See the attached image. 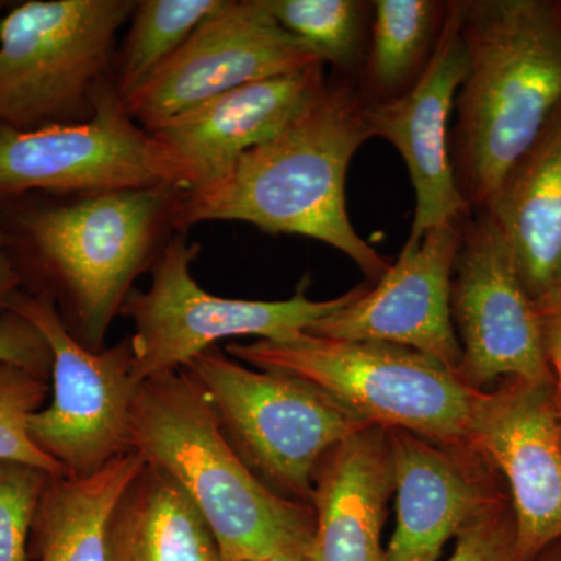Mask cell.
<instances>
[{
    "mask_svg": "<svg viewBox=\"0 0 561 561\" xmlns=\"http://www.w3.org/2000/svg\"><path fill=\"white\" fill-rule=\"evenodd\" d=\"M316 62L323 61L284 31L261 0H227L125 106L151 133L225 92Z\"/></svg>",
    "mask_w": 561,
    "mask_h": 561,
    "instance_id": "7c38bea8",
    "label": "cell"
},
{
    "mask_svg": "<svg viewBox=\"0 0 561 561\" xmlns=\"http://www.w3.org/2000/svg\"><path fill=\"white\" fill-rule=\"evenodd\" d=\"M448 561H516V518L512 500L493 505L457 534Z\"/></svg>",
    "mask_w": 561,
    "mask_h": 561,
    "instance_id": "4316f807",
    "label": "cell"
},
{
    "mask_svg": "<svg viewBox=\"0 0 561 561\" xmlns=\"http://www.w3.org/2000/svg\"><path fill=\"white\" fill-rule=\"evenodd\" d=\"M440 0H376L370 38L360 69L359 91L367 103L401 98L421 79L445 24Z\"/></svg>",
    "mask_w": 561,
    "mask_h": 561,
    "instance_id": "7402d4cb",
    "label": "cell"
},
{
    "mask_svg": "<svg viewBox=\"0 0 561 561\" xmlns=\"http://www.w3.org/2000/svg\"><path fill=\"white\" fill-rule=\"evenodd\" d=\"M560 442H561V415H560Z\"/></svg>",
    "mask_w": 561,
    "mask_h": 561,
    "instance_id": "836d02e7",
    "label": "cell"
},
{
    "mask_svg": "<svg viewBox=\"0 0 561 561\" xmlns=\"http://www.w3.org/2000/svg\"><path fill=\"white\" fill-rule=\"evenodd\" d=\"M49 472L0 460V561H28L33 516Z\"/></svg>",
    "mask_w": 561,
    "mask_h": 561,
    "instance_id": "484cf974",
    "label": "cell"
},
{
    "mask_svg": "<svg viewBox=\"0 0 561 561\" xmlns=\"http://www.w3.org/2000/svg\"><path fill=\"white\" fill-rule=\"evenodd\" d=\"M138 0H28L0 20V125L35 131L94 114Z\"/></svg>",
    "mask_w": 561,
    "mask_h": 561,
    "instance_id": "52a82bcc",
    "label": "cell"
},
{
    "mask_svg": "<svg viewBox=\"0 0 561 561\" xmlns=\"http://www.w3.org/2000/svg\"><path fill=\"white\" fill-rule=\"evenodd\" d=\"M284 31L311 47L343 77L362 69L367 54L373 2L360 0H261Z\"/></svg>",
    "mask_w": 561,
    "mask_h": 561,
    "instance_id": "cb8c5ba5",
    "label": "cell"
},
{
    "mask_svg": "<svg viewBox=\"0 0 561 561\" xmlns=\"http://www.w3.org/2000/svg\"><path fill=\"white\" fill-rule=\"evenodd\" d=\"M35 335L28 324L13 313L0 319V362L27 367L35 357Z\"/></svg>",
    "mask_w": 561,
    "mask_h": 561,
    "instance_id": "f1b7e54d",
    "label": "cell"
},
{
    "mask_svg": "<svg viewBox=\"0 0 561 561\" xmlns=\"http://www.w3.org/2000/svg\"><path fill=\"white\" fill-rule=\"evenodd\" d=\"M106 545L108 561H224L186 491L146 461L111 513Z\"/></svg>",
    "mask_w": 561,
    "mask_h": 561,
    "instance_id": "ffe728a7",
    "label": "cell"
},
{
    "mask_svg": "<svg viewBox=\"0 0 561 561\" xmlns=\"http://www.w3.org/2000/svg\"><path fill=\"white\" fill-rule=\"evenodd\" d=\"M49 379L21 365L0 362V460L32 465L51 476H68L36 448L28 435V420L44 408Z\"/></svg>",
    "mask_w": 561,
    "mask_h": 561,
    "instance_id": "d4e9b609",
    "label": "cell"
},
{
    "mask_svg": "<svg viewBox=\"0 0 561 561\" xmlns=\"http://www.w3.org/2000/svg\"><path fill=\"white\" fill-rule=\"evenodd\" d=\"M535 301L561 284V106L485 210Z\"/></svg>",
    "mask_w": 561,
    "mask_h": 561,
    "instance_id": "d6986e66",
    "label": "cell"
},
{
    "mask_svg": "<svg viewBox=\"0 0 561 561\" xmlns=\"http://www.w3.org/2000/svg\"><path fill=\"white\" fill-rule=\"evenodd\" d=\"M324 62L243 84L201 103L150 133L184 192L208 190L247 151L267 142L327 88Z\"/></svg>",
    "mask_w": 561,
    "mask_h": 561,
    "instance_id": "e0dca14e",
    "label": "cell"
},
{
    "mask_svg": "<svg viewBox=\"0 0 561 561\" xmlns=\"http://www.w3.org/2000/svg\"><path fill=\"white\" fill-rule=\"evenodd\" d=\"M306 551H308V548H305V546H290V548H284L273 553L264 561H308Z\"/></svg>",
    "mask_w": 561,
    "mask_h": 561,
    "instance_id": "4dcf8cb0",
    "label": "cell"
},
{
    "mask_svg": "<svg viewBox=\"0 0 561 561\" xmlns=\"http://www.w3.org/2000/svg\"><path fill=\"white\" fill-rule=\"evenodd\" d=\"M560 286H561V284H560ZM560 286H559V287H560Z\"/></svg>",
    "mask_w": 561,
    "mask_h": 561,
    "instance_id": "d590c367",
    "label": "cell"
},
{
    "mask_svg": "<svg viewBox=\"0 0 561 561\" xmlns=\"http://www.w3.org/2000/svg\"><path fill=\"white\" fill-rule=\"evenodd\" d=\"M7 5H9V3L2 2V0H0V20H2V11L7 9Z\"/></svg>",
    "mask_w": 561,
    "mask_h": 561,
    "instance_id": "d6a6232c",
    "label": "cell"
},
{
    "mask_svg": "<svg viewBox=\"0 0 561 561\" xmlns=\"http://www.w3.org/2000/svg\"><path fill=\"white\" fill-rule=\"evenodd\" d=\"M22 290V280L7 243L3 227V201L0 197V319L10 311L11 301Z\"/></svg>",
    "mask_w": 561,
    "mask_h": 561,
    "instance_id": "f546056e",
    "label": "cell"
},
{
    "mask_svg": "<svg viewBox=\"0 0 561 561\" xmlns=\"http://www.w3.org/2000/svg\"><path fill=\"white\" fill-rule=\"evenodd\" d=\"M535 302L540 313L546 359L552 373L556 401L561 415V286Z\"/></svg>",
    "mask_w": 561,
    "mask_h": 561,
    "instance_id": "83f0119b",
    "label": "cell"
},
{
    "mask_svg": "<svg viewBox=\"0 0 561 561\" xmlns=\"http://www.w3.org/2000/svg\"><path fill=\"white\" fill-rule=\"evenodd\" d=\"M367 102L351 77H332L271 140L247 151L219 183L183 192L176 232L203 221H245L271 234L316 239L356 262L375 284L390 264L357 234L346 209L351 160L371 139Z\"/></svg>",
    "mask_w": 561,
    "mask_h": 561,
    "instance_id": "7a4b0ae2",
    "label": "cell"
},
{
    "mask_svg": "<svg viewBox=\"0 0 561 561\" xmlns=\"http://www.w3.org/2000/svg\"><path fill=\"white\" fill-rule=\"evenodd\" d=\"M183 190L2 198L3 227L22 289L54 301L70 335L103 351L135 280L151 271L175 234L173 213Z\"/></svg>",
    "mask_w": 561,
    "mask_h": 561,
    "instance_id": "6da1fadb",
    "label": "cell"
},
{
    "mask_svg": "<svg viewBox=\"0 0 561 561\" xmlns=\"http://www.w3.org/2000/svg\"><path fill=\"white\" fill-rule=\"evenodd\" d=\"M257 370L302 379L365 424L440 443L467 442L471 389L448 365L408 346L345 342L300 332L225 350Z\"/></svg>",
    "mask_w": 561,
    "mask_h": 561,
    "instance_id": "5b68a950",
    "label": "cell"
},
{
    "mask_svg": "<svg viewBox=\"0 0 561 561\" xmlns=\"http://www.w3.org/2000/svg\"><path fill=\"white\" fill-rule=\"evenodd\" d=\"M391 494L389 430L367 424L335 445L317 468L308 561H389L382 527Z\"/></svg>",
    "mask_w": 561,
    "mask_h": 561,
    "instance_id": "ac0fdd59",
    "label": "cell"
},
{
    "mask_svg": "<svg viewBox=\"0 0 561 561\" xmlns=\"http://www.w3.org/2000/svg\"><path fill=\"white\" fill-rule=\"evenodd\" d=\"M79 124L18 131L0 125V197L94 194L176 184L160 142L139 127L111 76L95 83Z\"/></svg>",
    "mask_w": 561,
    "mask_h": 561,
    "instance_id": "30bf717a",
    "label": "cell"
},
{
    "mask_svg": "<svg viewBox=\"0 0 561 561\" xmlns=\"http://www.w3.org/2000/svg\"><path fill=\"white\" fill-rule=\"evenodd\" d=\"M461 224L432 228L419 247L401 250L378 283H368L356 300L306 332L334 341L408 346L459 373L461 346L453 323L451 278Z\"/></svg>",
    "mask_w": 561,
    "mask_h": 561,
    "instance_id": "9a60e30c",
    "label": "cell"
},
{
    "mask_svg": "<svg viewBox=\"0 0 561 561\" xmlns=\"http://www.w3.org/2000/svg\"><path fill=\"white\" fill-rule=\"evenodd\" d=\"M467 73V50L460 33L459 0L448 3L445 24L421 79L401 98L367 103L371 138L389 140L408 165L416 195L411 236L402 249L412 250L432 228L460 224L472 216L457 186L449 153V121Z\"/></svg>",
    "mask_w": 561,
    "mask_h": 561,
    "instance_id": "5bb4252c",
    "label": "cell"
},
{
    "mask_svg": "<svg viewBox=\"0 0 561 561\" xmlns=\"http://www.w3.org/2000/svg\"><path fill=\"white\" fill-rule=\"evenodd\" d=\"M202 245L187 232H175L151 267V286L133 289L121 316L133 323V378L136 383L179 371L203 351L228 337L257 335L264 341H287L356 300L368 283L341 297L316 301L306 297L301 279L294 297L283 301L232 300L216 297L194 279L192 262Z\"/></svg>",
    "mask_w": 561,
    "mask_h": 561,
    "instance_id": "ba28073f",
    "label": "cell"
},
{
    "mask_svg": "<svg viewBox=\"0 0 561 561\" xmlns=\"http://www.w3.org/2000/svg\"><path fill=\"white\" fill-rule=\"evenodd\" d=\"M467 73L454 102L449 153L472 214L485 213L502 181L561 106V3L459 0Z\"/></svg>",
    "mask_w": 561,
    "mask_h": 561,
    "instance_id": "3957f363",
    "label": "cell"
},
{
    "mask_svg": "<svg viewBox=\"0 0 561 561\" xmlns=\"http://www.w3.org/2000/svg\"><path fill=\"white\" fill-rule=\"evenodd\" d=\"M467 442L500 471L516 518V561L561 538L560 412L553 382L507 379L478 390Z\"/></svg>",
    "mask_w": 561,
    "mask_h": 561,
    "instance_id": "4fadbf2b",
    "label": "cell"
},
{
    "mask_svg": "<svg viewBox=\"0 0 561 561\" xmlns=\"http://www.w3.org/2000/svg\"><path fill=\"white\" fill-rule=\"evenodd\" d=\"M530 561H561V538L551 542L548 548L542 549V551Z\"/></svg>",
    "mask_w": 561,
    "mask_h": 561,
    "instance_id": "1f68e13d",
    "label": "cell"
},
{
    "mask_svg": "<svg viewBox=\"0 0 561 561\" xmlns=\"http://www.w3.org/2000/svg\"><path fill=\"white\" fill-rule=\"evenodd\" d=\"M451 316L461 346L459 375L471 389L489 390L507 379L553 382L537 302L489 213L461 224Z\"/></svg>",
    "mask_w": 561,
    "mask_h": 561,
    "instance_id": "8fae6325",
    "label": "cell"
},
{
    "mask_svg": "<svg viewBox=\"0 0 561 561\" xmlns=\"http://www.w3.org/2000/svg\"><path fill=\"white\" fill-rule=\"evenodd\" d=\"M10 311L39 331L50 350L51 401L33 413L28 435L70 478H87L131 453L136 383L130 335L94 353L62 323L54 301L22 289Z\"/></svg>",
    "mask_w": 561,
    "mask_h": 561,
    "instance_id": "9c48e42d",
    "label": "cell"
},
{
    "mask_svg": "<svg viewBox=\"0 0 561 561\" xmlns=\"http://www.w3.org/2000/svg\"><path fill=\"white\" fill-rule=\"evenodd\" d=\"M181 370L208 398L249 470L273 493L298 504L311 505L321 459L367 426L312 383L245 367L217 345Z\"/></svg>",
    "mask_w": 561,
    "mask_h": 561,
    "instance_id": "8992f818",
    "label": "cell"
},
{
    "mask_svg": "<svg viewBox=\"0 0 561 561\" xmlns=\"http://www.w3.org/2000/svg\"><path fill=\"white\" fill-rule=\"evenodd\" d=\"M142 467L131 451L87 478L50 476L33 516L28 561H108L111 513Z\"/></svg>",
    "mask_w": 561,
    "mask_h": 561,
    "instance_id": "44dd1931",
    "label": "cell"
},
{
    "mask_svg": "<svg viewBox=\"0 0 561 561\" xmlns=\"http://www.w3.org/2000/svg\"><path fill=\"white\" fill-rule=\"evenodd\" d=\"M397 527L389 561H435L446 541L505 500L507 485L470 443H440L389 430Z\"/></svg>",
    "mask_w": 561,
    "mask_h": 561,
    "instance_id": "2e32d148",
    "label": "cell"
},
{
    "mask_svg": "<svg viewBox=\"0 0 561 561\" xmlns=\"http://www.w3.org/2000/svg\"><path fill=\"white\" fill-rule=\"evenodd\" d=\"M227 0H138L114 55L111 79L124 102L139 91Z\"/></svg>",
    "mask_w": 561,
    "mask_h": 561,
    "instance_id": "603a6c76",
    "label": "cell"
},
{
    "mask_svg": "<svg viewBox=\"0 0 561 561\" xmlns=\"http://www.w3.org/2000/svg\"><path fill=\"white\" fill-rule=\"evenodd\" d=\"M224 561H231V560H224Z\"/></svg>",
    "mask_w": 561,
    "mask_h": 561,
    "instance_id": "e575fe53",
    "label": "cell"
},
{
    "mask_svg": "<svg viewBox=\"0 0 561 561\" xmlns=\"http://www.w3.org/2000/svg\"><path fill=\"white\" fill-rule=\"evenodd\" d=\"M130 446L186 491L209 524L221 559L264 561L280 549L311 542V505L284 500L249 470L186 371L138 383Z\"/></svg>",
    "mask_w": 561,
    "mask_h": 561,
    "instance_id": "277c9868",
    "label": "cell"
}]
</instances>
